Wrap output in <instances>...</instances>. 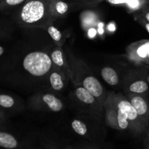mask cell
I'll use <instances>...</instances> for the list:
<instances>
[{
    "mask_svg": "<svg viewBox=\"0 0 149 149\" xmlns=\"http://www.w3.org/2000/svg\"><path fill=\"white\" fill-rule=\"evenodd\" d=\"M45 30L47 31L50 37L52 38V40L56 43L58 46H63L64 42H65V39H64L63 36V33L61 31L58 30L55 26H54L52 23L48 25Z\"/></svg>",
    "mask_w": 149,
    "mask_h": 149,
    "instance_id": "ac0fdd59",
    "label": "cell"
},
{
    "mask_svg": "<svg viewBox=\"0 0 149 149\" xmlns=\"http://www.w3.org/2000/svg\"><path fill=\"white\" fill-rule=\"evenodd\" d=\"M67 58L71 71V81L74 85H80L88 90L103 106L107 98L108 93L101 83L93 75L87 64L79 58L74 56L69 50L67 52Z\"/></svg>",
    "mask_w": 149,
    "mask_h": 149,
    "instance_id": "7a4b0ae2",
    "label": "cell"
},
{
    "mask_svg": "<svg viewBox=\"0 0 149 149\" xmlns=\"http://www.w3.org/2000/svg\"><path fill=\"white\" fill-rule=\"evenodd\" d=\"M81 24L83 28L86 30L93 27L96 25L97 22V15L92 10H86L83 12L81 16Z\"/></svg>",
    "mask_w": 149,
    "mask_h": 149,
    "instance_id": "2e32d148",
    "label": "cell"
},
{
    "mask_svg": "<svg viewBox=\"0 0 149 149\" xmlns=\"http://www.w3.org/2000/svg\"><path fill=\"white\" fill-rule=\"evenodd\" d=\"M20 147V142L13 134L0 130V148L4 149H18Z\"/></svg>",
    "mask_w": 149,
    "mask_h": 149,
    "instance_id": "5bb4252c",
    "label": "cell"
},
{
    "mask_svg": "<svg viewBox=\"0 0 149 149\" xmlns=\"http://www.w3.org/2000/svg\"><path fill=\"white\" fill-rule=\"evenodd\" d=\"M50 0H27L16 11L15 20L20 26L46 29L55 20L49 9Z\"/></svg>",
    "mask_w": 149,
    "mask_h": 149,
    "instance_id": "6da1fadb",
    "label": "cell"
},
{
    "mask_svg": "<svg viewBox=\"0 0 149 149\" xmlns=\"http://www.w3.org/2000/svg\"><path fill=\"white\" fill-rule=\"evenodd\" d=\"M146 81H147V82H148V84H149V74H148V77H146Z\"/></svg>",
    "mask_w": 149,
    "mask_h": 149,
    "instance_id": "4dcf8cb0",
    "label": "cell"
},
{
    "mask_svg": "<svg viewBox=\"0 0 149 149\" xmlns=\"http://www.w3.org/2000/svg\"><path fill=\"white\" fill-rule=\"evenodd\" d=\"M0 119H1V120L4 121V122H5V119H6L5 113H4L1 109H0Z\"/></svg>",
    "mask_w": 149,
    "mask_h": 149,
    "instance_id": "d4e9b609",
    "label": "cell"
},
{
    "mask_svg": "<svg viewBox=\"0 0 149 149\" xmlns=\"http://www.w3.org/2000/svg\"><path fill=\"white\" fill-rule=\"evenodd\" d=\"M30 104L33 109L59 112L63 108L62 101L50 93H37L31 98Z\"/></svg>",
    "mask_w": 149,
    "mask_h": 149,
    "instance_id": "52a82bcc",
    "label": "cell"
},
{
    "mask_svg": "<svg viewBox=\"0 0 149 149\" xmlns=\"http://www.w3.org/2000/svg\"><path fill=\"white\" fill-rule=\"evenodd\" d=\"M103 107L105 110V122L108 126L117 130H129V123L126 114L116 101L113 92L108 93Z\"/></svg>",
    "mask_w": 149,
    "mask_h": 149,
    "instance_id": "3957f363",
    "label": "cell"
},
{
    "mask_svg": "<svg viewBox=\"0 0 149 149\" xmlns=\"http://www.w3.org/2000/svg\"><path fill=\"white\" fill-rule=\"evenodd\" d=\"M49 9L52 17L55 20L66 15L69 10V5L63 0H50Z\"/></svg>",
    "mask_w": 149,
    "mask_h": 149,
    "instance_id": "4fadbf2b",
    "label": "cell"
},
{
    "mask_svg": "<svg viewBox=\"0 0 149 149\" xmlns=\"http://www.w3.org/2000/svg\"><path fill=\"white\" fill-rule=\"evenodd\" d=\"M113 95L116 101L126 114L129 123V130L134 135H140L143 133L146 130L144 128L141 119L137 113L136 109L126 98V97L121 93H116L113 92Z\"/></svg>",
    "mask_w": 149,
    "mask_h": 149,
    "instance_id": "5b68a950",
    "label": "cell"
},
{
    "mask_svg": "<svg viewBox=\"0 0 149 149\" xmlns=\"http://www.w3.org/2000/svg\"><path fill=\"white\" fill-rule=\"evenodd\" d=\"M137 16H138V21H139V23H141V24L142 25L144 28H145L146 30L149 33V23L148 22L146 21V20L145 19L142 17V16L140 15L139 14H138V15Z\"/></svg>",
    "mask_w": 149,
    "mask_h": 149,
    "instance_id": "603a6c76",
    "label": "cell"
},
{
    "mask_svg": "<svg viewBox=\"0 0 149 149\" xmlns=\"http://www.w3.org/2000/svg\"><path fill=\"white\" fill-rule=\"evenodd\" d=\"M148 131H149V129H148Z\"/></svg>",
    "mask_w": 149,
    "mask_h": 149,
    "instance_id": "836d02e7",
    "label": "cell"
},
{
    "mask_svg": "<svg viewBox=\"0 0 149 149\" xmlns=\"http://www.w3.org/2000/svg\"><path fill=\"white\" fill-rule=\"evenodd\" d=\"M103 79L111 86H116L119 84V79L117 72L111 67H104L101 70Z\"/></svg>",
    "mask_w": 149,
    "mask_h": 149,
    "instance_id": "9a60e30c",
    "label": "cell"
},
{
    "mask_svg": "<svg viewBox=\"0 0 149 149\" xmlns=\"http://www.w3.org/2000/svg\"><path fill=\"white\" fill-rule=\"evenodd\" d=\"M108 3L114 6L123 7L128 13H138L148 4L149 0H106Z\"/></svg>",
    "mask_w": 149,
    "mask_h": 149,
    "instance_id": "7c38bea8",
    "label": "cell"
},
{
    "mask_svg": "<svg viewBox=\"0 0 149 149\" xmlns=\"http://www.w3.org/2000/svg\"><path fill=\"white\" fill-rule=\"evenodd\" d=\"M149 84L146 80L138 79L133 81L128 87V93L143 95L148 90Z\"/></svg>",
    "mask_w": 149,
    "mask_h": 149,
    "instance_id": "e0dca14e",
    "label": "cell"
},
{
    "mask_svg": "<svg viewBox=\"0 0 149 149\" xmlns=\"http://www.w3.org/2000/svg\"><path fill=\"white\" fill-rule=\"evenodd\" d=\"M125 97L136 109L144 128L147 130L149 127V104L147 100L141 95L131 93H127Z\"/></svg>",
    "mask_w": 149,
    "mask_h": 149,
    "instance_id": "9c48e42d",
    "label": "cell"
},
{
    "mask_svg": "<svg viewBox=\"0 0 149 149\" xmlns=\"http://www.w3.org/2000/svg\"><path fill=\"white\" fill-rule=\"evenodd\" d=\"M49 74V81L50 83V86L55 91L62 90L65 86L66 78L70 79L68 76L62 70L57 68L54 65H52Z\"/></svg>",
    "mask_w": 149,
    "mask_h": 149,
    "instance_id": "8fae6325",
    "label": "cell"
},
{
    "mask_svg": "<svg viewBox=\"0 0 149 149\" xmlns=\"http://www.w3.org/2000/svg\"><path fill=\"white\" fill-rule=\"evenodd\" d=\"M27 0H0V10L7 11L24 4Z\"/></svg>",
    "mask_w": 149,
    "mask_h": 149,
    "instance_id": "ffe728a7",
    "label": "cell"
},
{
    "mask_svg": "<svg viewBox=\"0 0 149 149\" xmlns=\"http://www.w3.org/2000/svg\"><path fill=\"white\" fill-rule=\"evenodd\" d=\"M71 127L74 132L81 136H84L88 132L87 127L82 121L79 119H74L71 122Z\"/></svg>",
    "mask_w": 149,
    "mask_h": 149,
    "instance_id": "44dd1931",
    "label": "cell"
},
{
    "mask_svg": "<svg viewBox=\"0 0 149 149\" xmlns=\"http://www.w3.org/2000/svg\"><path fill=\"white\" fill-rule=\"evenodd\" d=\"M138 14H139L140 15L142 16L144 19H145L146 21H148L149 23V5L147 4L146 6L143 7L142 10L140 12H138Z\"/></svg>",
    "mask_w": 149,
    "mask_h": 149,
    "instance_id": "7402d4cb",
    "label": "cell"
},
{
    "mask_svg": "<svg viewBox=\"0 0 149 149\" xmlns=\"http://www.w3.org/2000/svg\"><path fill=\"white\" fill-rule=\"evenodd\" d=\"M84 1H89V2L93 3V2H100V1H103V0H84Z\"/></svg>",
    "mask_w": 149,
    "mask_h": 149,
    "instance_id": "4316f807",
    "label": "cell"
},
{
    "mask_svg": "<svg viewBox=\"0 0 149 149\" xmlns=\"http://www.w3.org/2000/svg\"><path fill=\"white\" fill-rule=\"evenodd\" d=\"M74 95L76 100L79 103L87 109L86 110L91 113L93 116L97 118H101L104 109L103 106L100 104L97 98L86 90L84 87L80 85H74Z\"/></svg>",
    "mask_w": 149,
    "mask_h": 149,
    "instance_id": "8992f818",
    "label": "cell"
},
{
    "mask_svg": "<svg viewBox=\"0 0 149 149\" xmlns=\"http://www.w3.org/2000/svg\"><path fill=\"white\" fill-rule=\"evenodd\" d=\"M50 58L52 60V64L62 70L65 74L68 77L70 80H71L72 74H71V68H70L69 63H68V58L64 52L63 49H62V47L57 46L54 48L50 53Z\"/></svg>",
    "mask_w": 149,
    "mask_h": 149,
    "instance_id": "30bf717a",
    "label": "cell"
},
{
    "mask_svg": "<svg viewBox=\"0 0 149 149\" xmlns=\"http://www.w3.org/2000/svg\"><path fill=\"white\" fill-rule=\"evenodd\" d=\"M148 4L149 5V1H148Z\"/></svg>",
    "mask_w": 149,
    "mask_h": 149,
    "instance_id": "d6a6232c",
    "label": "cell"
},
{
    "mask_svg": "<svg viewBox=\"0 0 149 149\" xmlns=\"http://www.w3.org/2000/svg\"><path fill=\"white\" fill-rule=\"evenodd\" d=\"M4 121L1 120V119H0V127H1V126L3 125V123H4Z\"/></svg>",
    "mask_w": 149,
    "mask_h": 149,
    "instance_id": "f546056e",
    "label": "cell"
},
{
    "mask_svg": "<svg viewBox=\"0 0 149 149\" xmlns=\"http://www.w3.org/2000/svg\"><path fill=\"white\" fill-rule=\"evenodd\" d=\"M52 65L50 56L42 51H34L27 54L22 63L23 69L34 77H42L49 74Z\"/></svg>",
    "mask_w": 149,
    "mask_h": 149,
    "instance_id": "277c9868",
    "label": "cell"
},
{
    "mask_svg": "<svg viewBox=\"0 0 149 149\" xmlns=\"http://www.w3.org/2000/svg\"><path fill=\"white\" fill-rule=\"evenodd\" d=\"M128 58L135 64L145 63L149 54V39H142L130 44L126 49Z\"/></svg>",
    "mask_w": 149,
    "mask_h": 149,
    "instance_id": "ba28073f",
    "label": "cell"
},
{
    "mask_svg": "<svg viewBox=\"0 0 149 149\" xmlns=\"http://www.w3.org/2000/svg\"><path fill=\"white\" fill-rule=\"evenodd\" d=\"M145 63H146V64H148V65H149V54H148V58H147V60H146V61Z\"/></svg>",
    "mask_w": 149,
    "mask_h": 149,
    "instance_id": "f1b7e54d",
    "label": "cell"
},
{
    "mask_svg": "<svg viewBox=\"0 0 149 149\" xmlns=\"http://www.w3.org/2000/svg\"><path fill=\"white\" fill-rule=\"evenodd\" d=\"M2 29H3L2 26H1V24L0 23V36H1V35H2V33H3Z\"/></svg>",
    "mask_w": 149,
    "mask_h": 149,
    "instance_id": "83f0119b",
    "label": "cell"
},
{
    "mask_svg": "<svg viewBox=\"0 0 149 149\" xmlns=\"http://www.w3.org/2000/svg\"><path fill=\"white\" fill-rule=\"evenodd\" d=\"M64 149H71V148H64Z\"/></svg>",
    "mask_w": 149,
    "mask_h": 149,
    "instance_id": "1f68e13d",
    "label": "cell"
},
{
    "mask_svg": "<svg viewBox=\"0 0 149 149\" xmlns=\"http://www.w3.org/2000/svg\"><path fill=\"white\" fill-rule=\"evenodd\" d=\"M145 145H146V149H149V131H148L146 138Z\"/></svg>",
    "mask_w": 149,
    "mask_h": 149,
    "instance_id": "cb8c5ba5",
    "label": "cell"
},
{
    "mask_svg": "<svg viewBox=\"0 0 149 149\" xmlns=\"http://www.w3.org/2000/svg\"><path fill=\"white\" fill-rule=\"evenodd\" d=\"M15 104L16 101L13 96L6 93H0V109L3 111L4 112V110L13 109Z\"/></svg>",
    "mask_w": 149,
    "mask_h": 149,
    "instance_id": "d6986e66",
    "label": "cell"
},
{
    "mask_svg": "<svg viewBox=\"0 0 149 149\" xmlns=\"http://www.w3.org/2000/svg\"><path fill=\"white\" fill-rule=\"evenodd\" d=\"M4 47H3L2 46H1V45H0V57H1V55H3V54H4Z\"/></svg>",
    "mask_w": 149,
    "mask_h": 149,
    "instance_id": "484cf974",
    "label": "cell"
}]
</instances>
